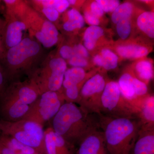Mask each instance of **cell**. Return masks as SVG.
Here are the masks:
<instances>
[{"mask_svg": "<svg viewBox=\"0 0 154 154\" xmlns=\"http://www.w3.org/2000/svg\"><path fill=\"white\" fill-rule=\"evenodd\" d=\"M79 105L65 102L51 120L53 130L75 146L92 131L99 128L98 120Z\"/></svg>", "mask_w": 154, "mask_h": 154, "instance_id": "1", "label": "cell"}, {"mask_svg": "<svg viewBox=\"0 0 154 154\" xmlns=\"http://www.w3.org/2000/svg\"><path fill=\"white\" fill-rule=\"evenodd\" d=\"M109 154H129L138 136L140 124L136 118L98 115Z\"/></svg>", "mask_w": 154, "mask_h": 154, "instance_id": "2", "label": "cell"}, {"mask_svg": "<svg viewBox=\"0 0 154 154\" xmlns=\"http://www.w3.org/2000/svg\"><path fill=\"white\" fill-rule=\"evenodd\" d=\"M39 95L29 79L13 81L0 94L1 120L15 122L22 119Z\"/></svg>", "mask_w": 154, "mask_h": 154, "instance_id": "3", "label": "cell"}, {"mask_svg": "<svg viewBox=\"0 0 154 154\" xmlns=\"http://www.w3.org/2000/svg\"><path fill=\"white\" fill-rule=\"evenodd\" d=\"M42 46L35 38L25 36L16 46L7 50L0 59L9 80L14 81L22 74L28 75L43 59Z\"/></svg>", "mask_w": 154, "mask_h": 154, "instance_id": "4", "label": "cell"}, {"mask_svg": "<svg viewBox=\"0 0 154 154\" xmlns=\"http://www.w3.org/2000/svg\"><path fill=\"white\" fill-rule=\"evenodd\" d=\"M66 70V61L50 53L28 75V79L36 87L40 95L49 91L57 92L62 88Z\"/></svg>", "mask_w": 154, "mask_h": 154, "instance_id": "5", "label": "cell"}, {"mask_svg": "<svg viewBox=\"0 0 154 154\" xmlns=\"http://www.w3.org/2000/svg\"><path fill=\"white\" fill-rule=\"evenodd\" d=\"M0 131L38 153L46 154L45 131L38 123L24 119L15 122L1 120Z\"/></svg>", "mask_w": 154, "mask_h": 154, "instance_id": "6", "label": "cell"}, {"mask_svg": "<svg viewBox=\"0 0 154 154\" xmlns=\"http://www.w3.org/2000/svg\"><path fill=\"white\" fill-rule=\"evenodd\" d=\"M100 114L117 118L136 117L134 108L122 96L117 82H106L101 97Z\"/></svg>", "mask_w": 154, "mask_h": 154, "instance_id": "7", "label": "cell"}, {"mask_svg": "<svg viewBox=\"0 0 154 154\" xmlns=\"http://www.w3.org/2000/svg\"><path fill=\"white\" fill-rule=\"evenodd\" d=\"M65 102L62 91L45 92L39 95L22 119L43 126L46 122L53 118Z\"/></svg>", "mask_w": 154, "mask_h": 154, "instance_id": "8", "label": "cell"}, {"mask_svg": "<svg viewBox=\"0 0 154 154\" xmlns=\"http://www.w3.org/2000/svg\"><path fill=\"white\" fill-rule=\"evenodd\" d=\"M29 36L35 38L45 48L56 45L59 39V33L56 25L31 8L26 18Z\"/></svg>", "mask_w": 154, "mask_h": 154, "instance_id": "9", "label": "cell"}, {"mask_svg": "<svg viewBox=\"0 0 154 154\" xmlns=\"http://www.w3.org/2000/svg\"><path fill=\"white\" fill-rule=\"evenodd\" d=\"M106 83L104 77L99 74L87 80L80 91L79 106L89 114H100L101 97Z\"/></svg>", "mask_w": 154, "mask_h": 154, "instance_id": "10", "label": "cell"}, {"mask_svg": "<svg viewBox=\"0 0 154 154\" xmlns=\"http://www.w3.org/2000/svg\"><path fill=\"white\" fill-rule=\"evenodd\" d=\"M75 154H109L100 128L92 131L83 139Z\"/></svg>", "mask_w": 154, "mask_h": 154, "instance_id": "11", "label": "cell"}, {"mask_svg": "<svg viewBox=\"0 0 154 154\" xmlns=\"http://www.w3.org/2000/svg\"><path fill=\"white\" fill-rule=\"evenodd\" d=\"M6 24L4 34V45L5 50L19 44L25 36L24 32L28 30L25 22L14 19H5Z\"/></svg>", "mask_w": 154, "mask_h": 154, "instance_id": "12", "label": "cell"}, {"mask_svg": "<svg viewBox=\"0 0 154 154\" xmlns=\"http://www.w3.org/2000/svg\"><path fill=\"white\" fill-rule=\"evenodd\" d=\"M45 142L46 154H75V146L70 144L56 133L51 127L45 131Z\"/></svg>", "mask_w": 154, "mask_h": 154, "instance_id": "13", "label": "cell"}, {"mask_svg": "<svg viewBox=\"0 0 154 154\" xmlns=\"http://www.w3.org/2000/svg\"><path fill=\"white\" fill-rule=\"evenodd\" d=\"M140 124V129H154V97L148 95L137 108L135 116Z\"/></svg>", "mask_w": 154, "mask_h": 154, "instance_id": "14", "label": "cell"}, {"mask_svg": "<svg viewBox=\"0 0 154 154\" xmlns=\"http://www.w3.org/2000/svg\"><path fill=\"white\" fill-rule=\"evenodd\" d=\"M5 19H14L25 23L31 7L26 1L4 0Z\"/></svg>", "mask_w": 154, "mask_h": 154, "instance_id": "15", "label": "cell"}, {"mask_svg": "<svg viewBox=\"0 0 154 154\" xmlns=\"http://www.w3.org/2000/svg\"><path fill=\"white\" fill-rule=\"evenodd\" d=\"M129 154H154V129H140Z\"/></svg>", "mask_w": 154, "mask_h": 154, "instance_id": "16", "label": "cell"}, {"mask_svg": "<svg viewBox=\"0 0 154 154\" xmlns=\"http://www.w3.org/2000/svg\"><path fill=\"white\" fill-rule=\"evenodd\" d=\"M86 77L85 72L83 68L72 67L67 69L65 73L62 88L65 90L77 86L82 89L84 83L85 82Z\"/></svg>", "mask_w": 154, "mask_h": 154, "instance_id": "17", "label": "cell"}, {"mask_svg": "<svg viewBox=\"0 0 154 154\" xmlns=\"http://www.w3.org/2000/svg\"><path fill=\"white\" fill-rule=\"evenodd\" d=\"M118 57L108 49H102L100 54H96L93 58L94 63L107 70L113 69L117 66Z\"/></svg>", "mask_w": 154, "mask_h": 154, "instance_id": "18", "label": "cell"}, {"mask_svg": "<svg viewBox=\"0 0 154 154\" xmlns=\"http://www.w3.org/2000/svg\"><path fill=\"white\" fill-rule=\"evenodd\" d=\"M0 144L7 147L15 154H33L38 152L34 149L25 145L12 137L3 134L0 135Z\"/></svg>", "mask_w": 154, "mask_h": 154, "instance_id": "19", "label": "cell"}, {"mask_svg": "<svg viewBox=\"0 0 154 154\" xmlns=\"http://www.w3.org/2000/svg\"><path fill=\"white\" fill-rule=\"evenodd\" d=\"M84 17L77 9H70L66 13V19L63 25V28L66 32H72L82 28L85 25Z\"/></svg>", "mask_w": 154, "mask_h": 154, "instance_id": "20", "label": "cell"}, {"mask_svg": "<svg viewBox=\"0 0 154 154\" xmlns=\"http://www.w3.org/2000/svg\"><path fill=\"white\" fill-rule=\"evenodd\" d=\"M116 51L121 57L126 59H136L143 57L149 54L147 48L137 45H128L118 46Z\"/></svg>", "mask_w": 154, "mask_h": 154, "instance_id": "21", "label": "cell"}, {"mask_svg": "<svg viewBox=\"0 0 154 154\" xmlns=\"http://www.w3.org/2000/svg\"><path fill=\"white\" fill-rule=\"evenodd\" d=\"M137 23L138 27L149 38H154V13L146 11L138 17Z\"/></svg>", "mask_w": 154, "mask_h": 154, "instance_id": "22", "label": "cell"}, {"mask_svg": "<svg viewBox=\"0 0 154 154\" xmlns=\"http://www.w3.org/2000/svg\"><path fill=\"white\" fill-rule=\"evenodd\" d=\"M104 30L99 26H90L84 33V46L88 50H92L95 48L96 42L104 35Z\"/></svg>", "mask_w": 154, "mask_h": 154, "instance_id": "23", "label": "cell"}, {"mask_svg": "<svg viewBox=\"0 0 154 154\" xmlns=\"http://www.w3.org/2000/svg\"><path fill=\"white\" fill-rule=\"evenodd\" d=\"M135 71L137 74V78L146 85L153 78L152 65L149 60L138 62L136 65Z\"/></svg>", "mask_w": 154, "mask_h": 154, "instance_id": "24", "label": "cell"}, {"mask_svg": "<svg viewBox=\"0 0 154 154\" xmlns=\"http://www.w3.org/2000/svg\"><path fill=\"white\" fill-rule=\"evenodd\" d=\"M133 6L131 3L126 2L122 3L117 7L112 13L111 20L116 24L123 19H130L132 15Z\"/></svg>", "mask_w": 154, "mask_h": 154, "instance_id": "25", "label": "cell"}, {"mask_svg": "<svg viewBox=\"0 0 154 154\" xmlns=\"http://www.w3.org/2000/svg\"><path fill=\"white\" fill-rule=\"evenodd\" d=\"M116 25V31L119 37L122 40H125L128 38L131 31L130 18L122 20Z\"/></svg>", "mask_w": 154, "mask_h": 154, "instance_id": "26", "label": "cell"}, {"mask_svg": "<svg viewBox=\"0 0 154 154\" xmlns=\"http://www.w3.org/2000/svg\"><path fill=\"white\" fill-rule=\"evenodd\" d=\"M104 13H113L120 5V2L117 0H97Z\"/></svg>", "mask_w": 154, "mask_h": 154, "instance_id": "27", "label": "cell"}, {"mask_svg": "<svg viewBox=\"0 0 154 154\" xmlns=\"http://www.w3.org/2000/svg\"><path fill=\"white\" fill-rule=\"evenodd\" d=\"M67 61L73 67L83 68L88 65V62L86 58L77 55H74Z\"/></svg>", "mask_w": 154, "mask_h": 154, "instance_id": "28", "label": "cell"}, {"mask_svg": "<svg viewBox=\"0 0 154 154\" xmlns=\"http://www.w3.org/2000/svg\"><path fill=\"white\" fill-rule=\"evenodd\" d=\"M74 55L72 46L64 45L61 46L59 50V56L65 60H68Z\"/></svg>", "mask_w": 154, "mask_h": 154, "instance_id": "29", "label": "cell"}, {"mask_svg": "<svg viewBox=\"0 0 154 154\" xmlns=\"http://www.w3.org/2000/svg\"><path fill=\"white\" fill-rule=\"evenodd\" d=\"M6 24L5 19L0 18V58L6 51L4 45V34Z\"/></svg>", "mask_w": 154, "mask_h": 154, "instance_id": "30", "label": "cell"}, {"mask_svg": "<svg viewBox=\"0 0 154 154\" xmlns=\"http://www.w3.org/2000/svg\"><path fill=\"white\" fill-rule=\"evenodd\" d=\"M84 18L91 26H98L100 24L99 18L94 15L90 11H85Z\"/></svg>", "mask_w": 154, "mask_h": 154, "instance_id": "31", "label": "cell"}, {"mask_svg": "<svg viewBox=\"0 0 154 154\" xmlns=\"http://www.w3.org/2000/svg\"><path fill=\"white\" fill-rule=\"evenodd\" d=\"M69 7L68 1L67 0H54V8L59 14H62L66 11Z\"/></svg>", "mask_w": 154, "mask_h": 154, "instance_id": "32", "label": "cell"}, {"mask_svg": "<svg viewBox=\"0 0 154 154\" xmlns=\"http://www.w3.org/2000/svg\"><path fill=\"white\" fill-rule=\"evenodd\" d=\"M72 48L74 55L80 56L86 59L89 57V54L88 50L83 45L76 44L72 46Z\"/></svg>", "mask_w": 154, "mask_h": 154, "instance_id": "33", "label": "cell"}, {"mask_svg": "<svg viewBox=\"0 0 154 154\" xmlns=\"http://www.w3.org/2000/svg\"><path fill=\"white\" fill-rule=\"evenodd\" d=\"M90 11L99 19V18L103 17L104 14V12L102 8L100 5L96 2V1L91 3Z\"/></svg>", "mask_w": 154, "mask_h": 154, "instance_id": "34", "label": "cell"}, {"mask_svg": "<svg viewBox=\"0 0 154 154\" xmlns=\"http://www.w3.org/2000/svg\"><path fill=\"white\" fill-rule=\"evenodd\" d=\"M3 1L0 0V14L5 10V5H3Z\"/></svg>", "mask_w": 154, "mask_h": 154, "instance_id": "35", "label": "cell"}, {"mask_svg": "<svg viewBox=\"0 0 154 154\" xmlns=\"http://www.w3.org/2000/svg\"><path fill=\"white\" fill-rule=\"evenodd\" d=\"M77 1H75V0H69L68 2L69 5H70L74 6L76 4Z\"/></svg>", "mask_w": 154, "mask_h": 154, "instance_id": "36", "label": "cell"}, {"mask_svg": "<svg viewBox=\"0 0 154 154\" xmlns=\"http://www.w3.org/2000/svg\"><path fill=\"white\" fill-rule=\"evenodd\" d=\"M42 154V153H40L37 152V153H34V154Z\"/></svg>", "mask_w": 154, "mask_h": 154, "instance_id": "37", "label": "cell"}, {"mask_svg": "<svg viewBox=\"0 0 154 154\" xmlns=\"http://www.w3.org/2000/svg\"><path fill=\"white\" fill-rule=\"evenodd\" d=\"M2 66H1V64H0V68L1 67H2Z\"/></svg>", "mask_w": 154, "mask_h": 154, "instance_id": "38", "label": "cell"}, {"mask_svg": "<svg viewBox=\"0 0 154 154\" xmlns=\"http://www.w3.org/2000/svg\"><path fill=\"white\" fill-rule=\"evenodd\" d=\"M0 154H1V152H0Z\"/></svg>", "mask_w": 154, "mask_h": 154, "instance_id": "39", "label": "cell"}]
</instances>
